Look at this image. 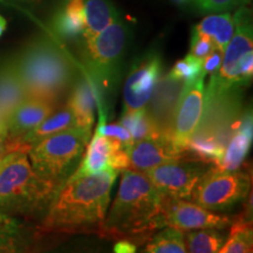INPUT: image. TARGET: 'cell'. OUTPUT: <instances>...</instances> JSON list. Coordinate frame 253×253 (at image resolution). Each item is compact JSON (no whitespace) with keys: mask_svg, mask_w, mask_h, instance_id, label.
Returning a JSON list of instances; mask_svg holds the SVG:
<instances>
[{"mask_svg":"<svg viewBox=\"0 0 253 253\" xmlns=\"http://www.w3.org/2000/svg\"><path fill=\"white\" fill-rule=\"evenodd\" d=\"M128 167L129 151L126 150L116 138L100 135L95 131L86 154L73 173L87 176L100 173L108 169L122 171L128 169Z\"/></svg>","mask_w":253,"mask_h":253,"instance_id":"cell-14","label":"cell"},{"mask_svg":"<svg viewBox=\"0 0 253 253\" xmlns=\"http://www.w3.org/2000/svg\"><path fill=\"white\" fill-rule=\"evenodd\" d=\"M203 61L199 60L191 54H188L184 59L178 60L171 71L168 73V75L176 79V80L183 81L184 84H190V82L197 80L198 78L205 77L203 74V67H202Z\"/></svg>","mask_w":253,"mask_h":253,"instance_id":"cell-29","label":"cell"},{"mask_svg":"<svg viewBox=\"0 0 253 253\" xmlns=\"http://www.w3.org/2000/svg\"><path fill=\"white\" fill-rule=\"evenodd\" d=\"M195 1L202 11L219 13V12L239 7L248 0H195Z\"/></svg>","mask_w":253,"mask_h":253,"instance_id":"cell-32","label":"cell"},{"mask_svg":"<svg viewBox=\"0 0 253 253\" xmlns=\"http://www.w3.org/2000/svg\"><path fill=\"white\" fill-rule=\"evenodd\" d=\"M176 1H179V2H183V1H186V0H176Z\"/></svg>","mask_w":253,"mask_h":253,"instance_id":"cell-41","label":"cell"},{"mask_svg":"<svg viewBox=\"0 0 253 253\" xmlns=\"http://www.w3.org/2000/svg\"><path fill=\"white\" fill-rule=\"evenodd\" d=\"M232 218L208 210L201 205L185 199L164 198L163 221L164 226L188 231L201 229L225 230L232 224Z\"/></svg>","mask_w":253,"mask_h":253,"instance_id":"cell-11","label":"cell"},{"mask_svg":"<svg viewBox=\"0 0 253 253\" xmlns=\"http://www.w3.org/2000/svg\"><path fill=\"white\" fill-rule=\"evenodd\" d=\"M194 30L210 38L218 48L224 52L235 33V20L230 13L211 14L203 19Z\"/></svg>","mask_w":253,"mask_h":253,"instance_id":"cell-24","label":"cell"},{"mask_svg":"<svg viewBox=\"0 0 253 253\" xmlns=\"http://www.w3.org/2000/svg\"><path fill=\"white\" fill-rule=\"evenodd\" d=\"M216 43L213 42L210 38L204 36V34L198 33L197 31H192L191 43H190V53L192 56L199 60H203L210 54L212 50L216 48Z\"/></svg>","mask_w":253,"mask_h":253,"instance_id":"cell-31","label":"cell"},{"mask_svg":"<svg viewBox=\"0 0 253 253\" xmlns=\"http://www.w3.org/2000/svg\"><path fill=\"white\" fill-rule=\"evenodd\" d=\"M6 156H7V155H6ZM6 156H4V157H0V170H1V168H2V166H4V164H5V161H6Z\"/></svg>","mask_w":253,"mask_h":253,"instance_id":"cell-39","label":"cell"},{"mask_svg":"<svg viewBox=\"0 0 253 253\" xmlns=\"http://www.w3.org/2000/svg\"><path fill=\"white\" fill-rule=\"evenodd\" d=\"M84 39L89 40L119 19V12L110 0H84Z\"/></svg>","mask_w":253,"mask_h":253,"instance_id":"cell-22","label":"cell"},{"mask_svg":"<svg viewBox=\"0 0 253 253\" xmlns=\"http://www.w3.org/2000/svg\"><path fill=\"white\" fill-rule=\"evenodd\" d=\"M223 55L224 52L221 49L216 47L212 52L209 54L207 58L203 60L202 63V67H203V74H213L214 72L218 71V68L220 67L221 61H223Z\"/></svg>","mask_w":253,"mask_h":253,"instance_id":"cell-33","label":"cell"},{"mask_svg":"<svg viewBox=\"0 0 253 253\" xmlns=\"http://www.w3.org/2000/svg\"><path fill=\"white\" fill-rule=\"evenodd\" d=\"M184 86V82L176 80L168 74L161 77L149 102L144 107L155 132L161 140L169 142L173 114Z\"/></svg>","mask_w":253,"mask_h":253,"instance_id":"cell-13","label":"cell"},{"mask_svg":"<svg viewBox=\"0 0 253 253\" xmlns=\"http://www.w3.org/2000/svg\"><path fill=\"white\" fill-rule=\"evenodd\" d=\"M26 99V93L15 69L13 60L0 62V113L7 121L15 107Z\"/></svg>","mask_w":253,"mask_h":253,"instance_id":"cell-21","label":"cell"},{"mask_svg":"<svg viewBox=\"0 0 253 253\" xmlns=\"http://www.w3.org/2000/svg\"><path fill=\"white\" fill-rule=\"evenodd\" d=\"M204 108V78L185 84L171 123L169 142L173 149L185 155L186 145L197 130Z\"/></svg>","mask_w":253,"mask_h":253,"instance_id":"cell-10","label":"cell"},{"mask_svg":"<svg viewBox=\"0 0 253 253\" xmlns=\"http://www.w3.org/2000/svg\"><path fill=\"white\" fill-rule=\"evenodd\" d=\"M253 138V122L251 108L243 112L239 120L238 129L225 148L221 160L214 168L220 171H237L240 170L245 162V158L249 155L250 148L252 145Z\"/></svg>","mask_w":253,"mask_h":253,"instance_id":"cell-17","label":"cell"},{"mask_svg":"<svg viewBox=\"0 0 253 253\" xmlns=\"http://www.w3.org/2000/svg\"><path fill=\"white\" fill-rule=\"evenodd\" d=\"M137 246L129 240H120L114 248V253H136Z\"/></svg>","mask_w":253,"mask_h":253,"instance_id":"cell-34","label":"cell"},{"mask_svg":"<svg viewBox=\"0 0 253 253\" xmlns=\"http://www.w3.org/2000/svg\"><path fill=\"white\" fill-rule=\"evenodd\" d=\"M60 102L40 99V97H26L19 103L9 114L6 121L7 141H14L27 134L32 129L49 118L58 109Z\"/></svg>","mask_w":253,"mask_h":253,"instance_id":"cell-15","label":"cell"},{"mask_svg":"<svg viewBox=\"0 0 253 253\" xmlns=\"http://www.w3.org/2000/svg\"><path fill=\"white\" fill-rule=\"evenodd\" d=\"M6 26H7V24H6L5 18H4V17H1V15H0V38H1V37H2V34L5 33V31H6Z\"/></svg>","mask_w":253,"mask_h":253,"instance_id":"cell-37","label":"cell"},{"mask_svg":"<svg viewBox=\"0 0 253 253\" xmlns=\"http://www.w3.org/2000/svg\"><path fill=\"white\" fill-rule=\"evenodd\" d=\"M128 39V28L119 18L94 38L84 40L82 68L96 90L100 115H106L107 99L119 80Z\"/></svg>","mask_w":253,"mask_h":253,"instance_id":"cell-5","label":"cell"},{"mask_svg":"<svg viewBox=\"0 0 253 253\" xmlns=\"http://www.w3.org/2000/svg\"><path fill=\"white\" fill-rule=\"evenodd\" d=\"M68 107L73 112L77 126L91 129L95 121V108L97 107V96L90 79L84 74L72 86Z\"/></svg>","mask_w":253,"mask_h":253,"instance_id":"cell-19","label":"cell"},{"mask_svg":"<svg viewBox=\"0 0 253 253\" xmlns=\"http://www.w3.org/2000/svg\"><path fill=\"white\" fill-rule=\"evenodd\" d=\"M8 147H7V131L0 130V157H4L8 155Z\"/></svg>","mask_w":253,"mask_h":253,"instance_id":"cell-35","label":"cell"},{"mask_svg":"<svg viewBox=\"0 0 253 253\" xmlns=\"http://www.w3.org/2000/svg\"><path fill=\"white\" fill-rule=\"evenodd\" d=\"M73 126H77L75 118L68 104H66L62 109H60L56 113H53L49 118H47L45 121L41 122L39 126L32 129L27 134L21 136L20 138L14 141H7L9 154L17 153V151L27 154L33 145L46 138L47 136L73 128Z\"/></svg>","mask_w":253,"mask_h":253,"instance_id":"cell-18","label":"cell"},{"mask_svg":"<svg viewBox=\"0 0 253 253\" xmlns=\"http://www.w3.org/2000/svg\"><path fill=\"white\" fill-rule=\"evenodd\" d=\"M162 59L156 52L148 53L134 63L123 88V113L135 112L147 106L162 77Z\"/></svg>","mask_w":253,"mask_h":253,"instance_id":"cell-12","label":"cell"},{"mask_svg":"<svg viewBox=\"0 0 253 253\" xmlns=\"http://www.w3.org/2000/svg\"><path fill=\"white\" fill-rule=\"evenodd\" d=\"M60 188L34 171L26 153H11L0 170V210L8 214L41 212Z\"/></svg>","mask_w":253,"mask_h":253,"instance_id":"cell-4","label":"cell"},{"mask_svg":"<svg viewBox=\"0 0 253 253\" xmlns=\"http://www.w3.org/2000/svg\"><path fill=\"white\" fill-rule=\"evenodd\" d=\"M233 20L235 33L224 49L220 67L211 74L210 84L218 88L244 87L252 80L253 34L249 9H238Z\"/></svg>","mask_w":253,"mask_h":253,"instance_id":"cell-7","label":"cell"},{"mask_svg":"<svg viewBox=\"0 0 253 253\" xmlns=\"http://www.w3.org/2000/svg\"><path fill=\"white\" fill-rule=\"evenodd\" d=\"M186 253H217L225 235L217 229H201L184 233Z\"/></svg>","mask_w":253,"mask_h":253,"instance_id":"cell-27","label":"cell"},{"mask_svg":"<svg viewBox=\"0 0 253 253\" xmlns=\"http://www.w3.org/2000/svg\"><path fill=\"white\" fill-rule=\"evenodd\" d=\"M119 171L108 169L94 175L72 173L47 209L41 229L45 232H100Z\"/></svg>","mask_w":253,"mask_h":253,"instance_id":"cell-1","label":"cell"},{"mask_svg":"<svg viewBox=\"0 0 253 253\" xmlns=\"http://www.w3.org/2000/svg\"><path fill=\"white\" fill-rule=\"evenodd\" d=\"M26 97L60 102L71 90L74 66L66 53L48 38H38L25 46L13 59Z\"/></svg>","mask_w":253,"mask_h":253,"instance_id":"cell-3","label":"cell"},{"mask_svg":"<svg viewBox=\"0 0 253 253\" xmlns=\"http://www.w3.org/2000/svg\"><path fill=\"white\" fill-rule=\"evenodd\" d=\"M0 130L7 131V128H6V119L1 113H0Z\"/></svg>","mask_w":253,"mask_h":253,"instance_id":"cell-38","label":"cell"},{"mask_svg":"<svg viewBox=\"0 0 253 253\" xmlns=\"http://www.w3.org/2000/svg\"><path fill=\"white\" fill-rule=\"evenodd\" d=\"M230 236L217 253H245L253 243L252 209L246 207L230 225Z\"/></svg>","mask_w":253,"mask_h":253,"instance_id":"cell-23","label":"cell"},{"mask_svg":"<svg viewBox=\"0 0 253 253\" xmlns=\"http://www.w3.org/2000/svg\"><path fill=\"white\" fill-rule=\"evenodd\" d=\"M96 132H99L100 135L108 136V137L116 138L123 148L126 150L130 151L132 144H134V140H132L130 132H129L125 126L118 123H113V125H108L106 122V119L100 118L99 125H97Z\"/></svg>","mask_w":253,"mask_h":253,"instance_id":"cell-30","label":"cell"},{"mask_svg":"<svg viewBox=\"0 0 253 253\" xmlns=\"http://www.w3.org/2000/svg\"><path fill=\"white\" fill-rule=\"evenodd\" d=\"M183 157H185V155L176 151L168 141L161 138H143L132 144L129 151L128 169L145 173L155 167Z\"/></svg>","mask_w":253,"mask_h":253,"instance_id":"cell-16","label":"cell"},{"mask_svg":"<svg viewBox=\"0 0 253 253\" xmlns=\"http://www.w3.org/2000/svg\"><path fill=\"white\" fill-rule=\"evenodd\" d=\"M245 253H253V250H252V248H250V249L248 250V251H246Z\"/></svg>","mask_w":253,"mask_h":253,"instance_id":"cell-40","label":"cell"},{"mask_svg":"<svg viewBox=\"0 0 253 253\" xmlns=\"http://www.w3.org/2000/svg\"><path fill=\"white\" fill-rule=\"evenodd\" d=\"M52 28L60 39H77L84 32V0H66L54 14Z\"/></svg>","mask_w":253,"mask_h":253,"instance_id":"cell-20","label":"cell"},{"mask_svg":"<svg viewBox=\"0 0 253 253\" xmlns=\"http://www.w3.org/2000/svg\"><path fill=\"white\" fill-rule=\"evenodd\" d=\"M210 167L201 161L185 156L155 167L145 173L151 183L167 197L189 199L199 178Z\"/></svg>","mask_w":253,"mask_h":253,"instance_id":"cell-9","label":"cell"},{"mask_svg":"<svg viewBox=\"0 0 253 253\" xmlns=\"http://www.w3.org/2000/svg\"><path fill=\"white\" fill-rule=\"evenodd\" d=\"M6 1L13 2V4H18V5H32V4H36V2L39 1V0H6Z\"/></svg>","mask_w":253,"mask_h":253,"instance_id":"cell-36","label":"cell"},{"mask_svg":"<svg viewBox=\"0 0 253 253\" xmlns=\"http://www.w3.org/2000/svg\"><path fill=\"white\" fill-rule=\"evenodd\" d=\"M140 253H186L184 232L167 226L148 239Z\"/></svg>","mask_w":253,"mask_h":253,"instance_id":"cell-25","label":"cell"},{"mask_svg":"<svg viewBox=\"0 0 253 253\" xmlns=\"http://www.w3.org/2000/svg\"><path fill=\"white\" fill-rule=\"evenodd\" d=\"M120 125L130 132L134 143L143 138H158L144 108L123 113L122 118L120 119Z\"/></svg>","mask_w":253,"mask_h":253,"instance_id":"cell-28","label":"cell"},{"mask_svg":"<svg viewBox=\"0 0 253 253\" xmlns=\"http://www.w3.org/2000/svg\"><path fill=\"white\" fill-rule=\"evenodd\" d=\"M251 172L220 171L210 167L191 194L192 202L210 211L231 210L251 192Z\"/></svg>","mask_w":253,"mask_h":253,"instance_id":"cell-8","label":"cell"},{"mask_svg":"<svg viewBox=\"0 0 253 253\" xmlns=\"http://www.w3.org/2000/svg\"><path fill=\"white\" fill-rule=\"evenodd\" d=\"M90 138V129L73 126L38 142L28 160L38 175L61 186L75 171Z\"/></svg>","mask_w":253,"mask_h":253,"instance_id":"cell-6","label":"cell"},{"mask_svg":"<svg viewBox=\"0 0 253 253\" xmlns=\"http://www.w3.org/2000/svg\"><path fill=\"white\" fill-rule=\"evenodd\" d=\"M0 253H26L23 226L11 214L0 210Z\"/></svg>","mask_w":253,"mask_h":253,"instance_id":"cell-26","label":"cell"},{"mask_svg":"<svg viewBox=\"0 0 253 253\" xmlns=\"http://www.w3.org/2000/svg\"><path fill=\"white\" fill-rule=\"evenodd\" d=\"M164 198L147 173L122 170L118 194L99 233L110 238L148 240L164 227Z\"/></svg>","mask_w":253,"mask_h":253,"instance_id":"cell-2","label":"cell"}]
</instances>
